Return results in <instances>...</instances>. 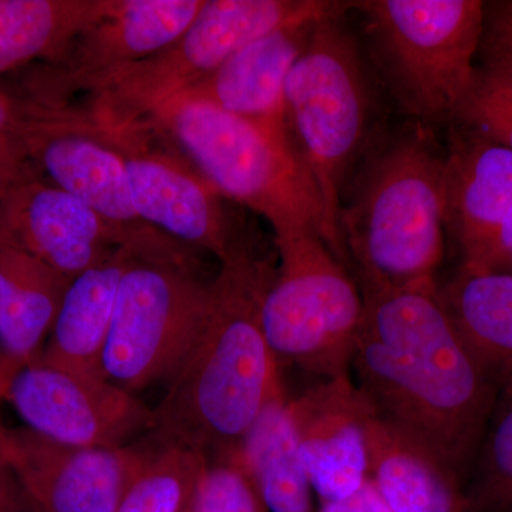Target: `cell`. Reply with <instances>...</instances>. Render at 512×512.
Masks as SVG:
<instances>
[{
  "instance_id": "obj_1",
  "label": "cell",
  "mask_w": 512,
  "mask_h": 512,
  "mask_svg": "<svg viewBox=\"0 0 512 512\" xmlns=\"http://www.w3.org/2000/svg\"><path fill=\"white\" fill-rule=\"evenodd\" d=\"M350 370L383 419L466 483L498 396L441 302L436 282L363 295Z\"/></svg>"
},
{
  "instance_id": "obj_2",
  "label": "cell",
  "mask_w": 512,
  "mask_h": 512,
  "mask_svg": "<svg viewBox=\"0 0 512 512\" xmlns=\"http://www.w3.org/2000/svg\"><path fill=\"white\" fill-rule=\"evenodd\" d=\"M220 264L200 335L168 380L150 433L205 458L244 446L282 387L262 323L276 269L245 237Z\"/></svg>"
},
{
  "instance_id": "obj_3",
  "label": "cell",
  "mask_w": 512,
  "mask_h": 512,
  "mask_svg": "<svg viewBox=\"0 0 512 512\" xmlns=\"http://www.w3.org/2000/svg\"><path fill=\"white\" fill-rule=\"evenodd\" d=\"M444 156L423 124L377 153L340 214L362 295L436 282L446 232Z\"/></svg>"
},
{
  "instance_id": "obj_4",
  "label": "cell",
  "mask_w": 512,
  "mask_h": 512,
  "mask_svg": "<svg viewBox=\"0 0 512 512\" xmlns=\"http://www.w3.org/2000/svg\"><path fill=\"white\" fill-rule=\"evenodd\" d=\"M144 123L180 147L221 197L264 217L275 241L303 232L325 241L318 188L289 134L177 99Z\"/></svg>"
},
{
  "instance_id": "obj_5",
  "label": "cell",
  "mask_w": 512,
  "mask_h": 512,
  "mask_svg": "<svg viewBox=\"0 0 512 512\" xmlns=\"http://www.w3.org/2000/svg\"><path fill=\"white\" fill-rule=\"evenodd\" d=\"M340 20H322L312 29L286 79L285 117L293 147L318 188L326 245L348 266L342 191L365 140L370 96L359 50Z\"/></svg>"
},
{
  "instance_id": "obj_6",
  "label": "cell",
  "mask_w": 512,
  "mask_h": 512,
  "mask_svg": "<svg viewBox=\"0 0 512 512\" xmlns=\"http://www.w3.org/2000/svg\"><path fill=\"white\" fill-rule=\"evenodd\" d=\"M350 9L353 2L330 0H205L174 42L117 74L82 109L107 130L136 126L258 37Z\"/></svg>"
},
{
  "instance_id": "obj_7",
  "label": "cell",
  "mask_w": 512,
  "mask_h": 512,
  "mask_svg": "<svg viewBox=\"0 0 512 512\" xmlns=\"http://www.w3.org/2000/svg\"><path fill=\"white\" fill-rule=\"evenodd\" d=\"M353 9L400 109L420 121L453 120L476 74L485 2L366 0Z\"/></svg>"
},
{
  "instance_id": "obj_8",
  "label": "cell",
  "mask_w": 512,
  "mask_h": 512,
  "mask_svg": "<svg viewBox=\"0 0 512 512\" xmlns=\"http://www.w3.org/2000/svg\"><path fill=\"white\" fill-rule=\"evenodd\" d=\"M210 285L190 248L137 252L121 279L104 379L130 393L168 383L200 335Z\"/></svg>"
},
{
  "instance_id": "obj_9",
  "label": "cell",
  "mask_w": 512,
  "mask_h": 512,
  "mask_svg": "<svg viewBox=\"0 0 512 512\" xmlns=\"http://www.w3.org/2000/svg\"><path fill=\"white\" fill-rule=\"evenodd\" d=\"M279 266L262 323L278 363L329 379L348 375L365 299L348 266L319 235L276 239Z\"/></svg>"
},
{
  "instance_id": "obj_10",
  "label": "cell",
  "mask_w": 512,
  "mask_h": 512,
  "mask_svg": "<svg viewBox=\"0 0 512 512\" xmlns=\"http://www.w3.org/2000/svg\"><path fill=\"white\" fill-rule=\"evenodd\" d=\"M205 0H111L55 59L33 67L19 99L74 106L99 93L121 72L174 42Z\"/></svg>"
},
{
  "instance_id": "obj_11",
  "label": "cell",
  "mask_w": 512,
  "mask_h": 512,
  "mask_svg": "<svg viewBox=\"0 0 512 512\" xmlns=\"http://www.w3.org/2000/svg\"><path fill=\"white\" fill-rule=\"evenodd\" d=\"M15 99L20 140L40 177L117 227L143 237L160 234L138 217L119 148L82 107Z\"/></svg>"
},
{
  "instance_id": "obj_12",
  "label": "cell",
  "mask_w": 512,
  "mask_h": 512,
  "mask_svg": "<svg viewBox=\"0 0 512 512\" xmlns=\"http://www.w3.org/2000/svg\"><path fill=\"white\" fill-rule=\"evenodd\" d=\"M104 130L126 163L138 217L185 247L222 262L244 238L222 207L221 195L185 157L170 153L146 123ZM161 136V134H160Z\"/></svg>"
},
{
  "instance_id": "obj_13",
  "label": "cell",
  "mask_w": 512,
  "mask_h": 512,
  "mask_svg": "<svg viewBox=\"0 0 512 512\" xmlns=\"http://www.w3.org/2000/svg\"><path fill=\"white\" fill-rule=\"evenodd\" d=\"M158 444L148 434L123 447H72L28 427L0 431L3 456L32 512H117Z\"/></svg>"
},
{
  "instance_id": "obj_14",
  "label": "cell",
  "mask_w": 512,
  "mask_h": 512,
  "mask_svg": "<svg viewBox=\"0 0 512 512\" xmlns=\"http://www.w3.org/2000/svg\"><path fill=\"white\" fill-rule=\"evenodd\" d=\"M5 400L29 430L64 446L123 447L154 429V409L136 394L39 360L16 373Z\"/></svg>"
},
{
  "instance_id": "obj_15",
  "label": "cell",
  "mask_w": 512,
  "mask_h": 512,
  "mask_svg": "<svg viewBox=\"0 0 512 512\" xmlns=\"http://www.w3.org/2000/svg\"><path fill=\"white\" fill-rule=\"evenodd\" d=\"M0 244L39 259L69 279L123 247H185L161 232L143 237L117 227L45 178H33L0 197Z\"/></svg>"
},
{
  "instance_id": "obj_16",
  "label": "cell",
  "mask_w": 512,
  "mask_h": 512,
  "mask_svg": "<svg viewBox=\"0 0 512 512\" xmlns=\"http://www.w3.org/2000/svg\"><path fill=\"white\" fill-rule=\"evenodd\" d=\"M296 457L322 501L355 493L369 478V427L376 410L348 375L320 379L288 399Z\"/></svg>"
},
{
  "instance_id": "obj_17",
  "label": "cell",
  "mask_w": 512,
  "mask_h": 512,
  "mask_svg": "<svg viewBox=\"0 0 512 512\" xmlns=\"http://www.w3.org/2000/svg\"><path fill=\"white\" fill-rule=\"evenodd\" d=\"M316 23L285 26L258 37L174 99L205 104L289 134L286 79L308 45Z\"/></svg>"
},
{
  "instance_id": "obj_18",
  "label": "cell",
  "mask_w": 512,
  "mask_h": 512,
  "mask_svg": "<svg viewBox=\"0 0 512 512\" xmlns=\"http://www.w3.org/2000/svg\"><path fill=\"white\" fill-rule=\"evenodd\" d=\"M457 131L444 154L446 229L467 264L503 220L512 200V150L463 128Z\"/></svg>"
},
{
  "instance_id": "obj_19",
  "label": "cell",
  "mask_w": 512,
  "mask_h": 512,
  "mask_svg": "<svg viewBox=\"0 0 512 512\" xmlns=\"http://www.w3.org/2000/svg\"><path fill=\"white\" fill-rule=\"evenodd\" d=\"M137 252L158 251L123 247L72 279L49 339L36 360L80 375L103 377L101 362L121 279Z\"/></svg>"
},
{
  "instance_id": "obj_20",
  "label": "cell",
  "mask_w": 512,
  "mask_h": 512,
  "mask_svg": "<svg viewBox=\"0 0 512 512\" xmlns=\"http://www.w3.org/2000/svg\"><path fill=\"white\" fill-rule=\"evenodd\" d=\"M369 477L393 512H467L463 481L376 412L369 427Z\"/></svg>"
},
{
  "instance_id": "obj_21",
  "label": "cell",
  "mask_w": 512,
  "mask_h": 512,
  "mask_svg": "<svg viewBox=\"0 0 512 512\" xmlns=\"http://www.w3.org/2000/svg\"><path fill=\"white\" fill-rule=\"evenodd\" d=\"M70 282L39 259L0 244V350L16 369L42 353Z\"/></svg>"
},
{
  "instance_id": "obj_22",
  "label": "cell",
  "mask_w": 512,
  "mask_h": 512,
  "mask_svg": "<svg viewBox=\"0 0 512 512\" xmlns=\"http://www.w3.org/2000/svg\"><path fill=\"white\" fill-rule=\"evenodd\" d=\"M468 349L498 390L512 382V272H470L439 288Z\"/></svg>"
},
{
  "instance_id": "obj_23",
  "label": "cell",
  "mask_w": 512,
  "mask_h": 512,
  "mask_svg": "<svg viewBox=\"0 0 512 512\" xmlns=\"http://www.w3.org/2000/svg\"><path fill=\"white\" fill-rule=\"evenodd\" d=\"M478 56L473 84L453 120L512 150V0L485 3Z\"/></svg>"
},
{
  "instance_id": "obj_24",
  "label": "cell",
  "mask_w": 512,
  "mask_h": 512,
  "mask_svg": "<svg viewBox=\"0 0 512 512\" xmlns=\"http://www.w3.org/2000/svg\"><path fill=\"white\" fill-rule=\"evenodd\" d=\"M111 0H0V74L55 59Z\"/></svg>"
},
{
  "instance_id": "obj_25",
  "label": "cell",
  "mask_w": 512,
  "mask_h": 512,
  "mask_svg": "<svg viewBox=\"0 0 512 512\" xmlns=\"http://www.w3.org/2000/svg\"><path fill=\"white\" fill-rule=\"evenodd\" d=\"M244 454L269 512H318L315 494L296 457L284 386L249 431Z\"/></svg>"
},
{
  "instance_id": "obj_26",
  "label": "cell",
  "mask_w": 512,
  "mask_h": 512,
  "mask_svg": "<svg viewBox=\"0 0 512 512\" xmlns=\"http://www.w3.org/2000/svg\"><path fill=\"white\" fill-rule=\"evenodd\" d=\"M464 495L467 512H512V382L498 390Z\"/></svg>"
},
{
  "instance_id": "obj_27",
  "label": "cell",
  "mask_w": 512,
  "mask_h": 512,
  "mask_svg": "<svg viewBox=\"0 0 512 512\" xmlns=\"http://www.w3.org/2000/svg\"><path fill=\"white\" fill-rule=\"evenodd\" d=\"M204 464L202 454L160 441L117 512H188Z\"/></svg>"
},
{
  "instance_id": "obj_28",
  "label": "cell",
  "mask_w": 512,
  "mask_h": 512,
  "mask_svg": "<svg viewBox=\"0 0 512 512\" xmlns=\"http://www.w3.org/2000/svg\"><path fill=\"white\" fill-rule=\"evenodd\" d=\"M191 512H269L244 446L205 458Z\"/></svg>"
},
{
  "instance_id": "obj_29",
  "label": "cell",
  "mask_w": 512,
  "mask_h": 512,
  "mask_svg": "<svg viewBox=\"0 0 512 512\" xmlns=\"http://www.w3.org/2000/svg\"><path fill=\"white\" fill-rule=\"evenodd\" d=\"M33 178L42 177L20 140L16 99L0 92V197Z\"/></svg>"
},
{
  "instance_id": "obj_30",
  "label": "cell",
  "mask_w": 512,
  "mask_h": 512,
  "mask_svg": "<svg viewBox=\"0 0 512 512\" xmlns=\"http://www.w3.org/2000/svg\"><path fill=\"white\" fill-rule=\"evenodd\" d=\"M512 256V200L503 220L483 248L461 269L470 272H510Z\"/></svg>"
},
{
  "instance_id": "obj_31",
  "label": "cell",
  "mask_w": 512,
  "mask_h": 512,
  "mask_svg": "<svg viewBox=\"0 0 512 512\" xmlns=\"http://www.w3.org/2000/svg\"><path fill=\"white\" fill-rule=\"evenodd\" d=\"M318 512H393L372 478H367L355 493L339 500L322 501Z\"/></svg>"
},
{
  "instance_id": "obj_32",
  "label": "cell",
  "mask_w": 512,
  "mask_h": 512,
  "mask_svg": "<svg viewBox=\"0 0 512 512\" xmlns=\"http://www.w3.org/2000/svg\"><path fill=\"white\" fill-rule=\"evenodd\" d=\"M3 426L0 423V431ZM0 512H32L18 478L13 474L0 448Z\"/></svg>"
},
{
  "instance_id": "obj_33",
  "label": "cell",
  "mask_w": 512,
  "mask_h": 512,
  "mask_svg": "<svg viewBox=\"0 0 512 512\" xmlns=\"http://www.w3.org/2000/svg\"><path fill=\"white\" fill-rule=\"evenodd\" d=\"M18 372L19 370L10 363L8 357L3 355L2 350H0V400H5L10 382Z\"/></svg>"
},
{
  "instance_id": "obj_34",
  "label": "cell",
  "mask_w": 512,
  "mask_h": 512,
  "mask_svg": "<svg viewBox=\"0 0 512 512\" xmlns=\"http://www.w3.org/2000/svg\"><path fill=\"white\" fill-rule=\"evenodd\" d=\"M510 272H512V256H511Z\"/></svg>"
},
{
  "instance_id": "obj_35",
  "label": "cell",
  "mask_w": 512,
  "mask_h": 512,
  "mask_svg": "<svg viewBox=\"0 0 512 512\" xmlns=\"http://www.w3.org/2000/svg\"><path fill=\"white\" fill-rule=\"evenodd\" d=\"M188 512H191V507H190V510H188Z\"/></svg>"
}]
</instances>
